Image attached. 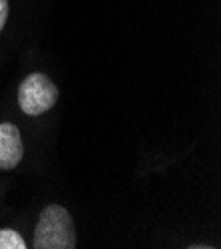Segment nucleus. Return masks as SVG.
Returning a JSON list of instances; mask_svg holds the SVG:
<instances>
[{"instance_id":"obj_1","label":"nucleus","mask_w":221,"mask_h":249,"mask_svg":"<svg viewBox=\"0 0 221 249\" xmlns=\"http://www.w3.org/2000/svg\"><path fill=\"white\" fill-rule=\"evenodd\" d=\"M76 225L70 212L62 205H46L38 217L34 231V249H74Z\"/></svg>"},{"instance_id":"obj_2","label":"nucleus","mask_w":221,"mask_h":249,"mask_svg":"<svg viewBox=\"0 0 221 249\" xmlns=\"http://www.w3.org/2000/svg\"><path fill=\"white\" fill-rule=\"evenodd\" d=\"M58 102V88L54 82L42 74H28L18 88V104L26 116H40L52 110Z\"/></svg>"},{"instance_id":"obj_3","label":"nucleus","mask_w":221,"mask_h":249,"mask_svg":"<svg viewBox=\"0 0 221 249\" xmlns=\"http://www.w3.org/2000/svg\"><path fill=\"white\" fill-rule=\"evenodd\" d=\"M22 134L12 122L0 124V170H12L22 161Z\"/></svg>"},{"instance_id":"obj_4","label":"nucleus","mask_w":221,"mask_h":249,"mask_svg":"<svg viewBox=\"0 0 221 249\" xmlns=\"http://www.w3.org/2000/svg\"><path fill=\"white\" fill-rule=\"evenodd\" d=\"M26 247H28L26 241L18 231L10 230V227L0 230V249H26Z\"/></svg>"},{"instance_id":"obj_5","label":"nucleus","mask_w":221,"mask_h":249,"mask_svg":"<svg viewBox=\"0 0 221 249\" xmlns=\"http://www.w3.org/2000/svg\"><path fill=\"white\" fill-rule=\"evenodd\" d=\"M8 18V0H0V32H2Z\"/></svg>"},{"instance_id":"obj_6","label":"nucleus","mask_w":221,"mask_h":249,"mask_svg":"<svg viewBox=\"0 0 221 249\" xmlns=\"http://www.w3.org/2000/svg\"><path fill=\"white\" fill-rule=\"evenodd\" d=\"M191 249H209V245H189Z\"/></svg>"}]
</instances>
